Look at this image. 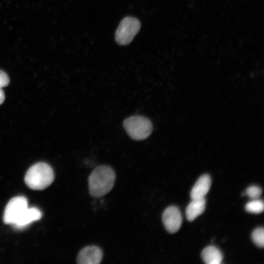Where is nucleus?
Returning <instances> with one entry per match:
<instances>
[{
  "label": "nucleus",
  "mask_w": 264,
  "mask_h": 264,
  "mask_svg": "<svg viewBox=\"0 0 264 264\" xmlns=\"http://www.w3.org/2000/svg\"><path fill=\"white\" fill-rule=\"evenodd\" d=\"M42 216V212L38 208L34 207H27L13 225L16 229H22L32 222L40 220Z\"/></svg>",
  "instance_id": "obj_8"
},
{
  "label": "nucleus",
  "mask_w": 264,
  "mask_h": 264,
  "mask_svg": "<svg viewBox=\"0 0 264 264\" xmlns=\"http://www.w3.org/2000/svg\"><path fill=\"white\" fill-rule=\"evenodd\" d=\"M203 261L207 264H220L222 261V255L220 250L214 246L205 247L201 252Z\"/></svg>",
  "instance_id": "obj_11"
},
{
  "label": "nucleus",
  "mask_w": 264,
  "mask_h": 264,
  "mask_svg": "<svg viewBox=\"0 0 264 264\" xmlns=\"http://www.w3.org/2000/svg\"><path fill=\"white\" fill-rule=\"evenodd\" d=\"M54 174L46 163L40 162L32 166L27 171L24 181L31 189L41 190L46 188L53 181Z\"/></svg>",
  "instance_id": "obj_2"
},
{
  "label": "nucleus",
  "mask_w": 264,
  "mask_h": 264,
  "mask_svg": "<svg viewBox=\"0 0 264 264\" xmlns=\"http://www.w3.org/2000/svg\"><path fill=\"white\" fill-rule=\"evenodd\" d=\"M211 184L210 176L208 175H203L199 177L191 191L192 199L204 198L209 191Z\"/></svg>",
  "instance_id": "obj_9"
},
{
  "label": "nucleus",
  "mask_w": 264,
  "mask_h": 264,
  "mask_svg": "<svg viewBox=\"0 0 264 264\" xmlns=\"http://www.w3.org/2000/svg\"><path fill=\"white\" fill-rule=\"evenodd\" d=\"M205 198L192 199L186 209V215L187 220L192 221L202 214L205 210Z\"/></svg>",
  "instance_id": "obj_10"
},
{
  "label": "nucleus",
  "mask_w": 264,
  "mask_h": 264,
  "mask_svg": "<svg viewBox=\"0 0 264 264\" xmlns=\"http://www.w3.org/2000/svg\"><path fill=\"white\" fill-rule=\"evenodd\" d=\"M9 83V79L5 72L0 70V88L7 86Z\"/></svg>",
  "instance_id": "obj_15"
},
{
  "label": "nucleus",
  "mask_w": 264,
  "mask_h": 264,
  "mask_svg": "<svg viewBox=\"0 0 264 264\" xmlns=\"http://www.w3.org/2000/svg\"><path fill=\"white\" fill-rule=\"evenodd\" d=\"M115 179V174L111 167L106 165L96 167L88 179L90 195L95 198L104 196L112 189Z\"/></svg>",
  "instance_id": "obj_1"
},
{
  "label": "nucleus",
  "mask_w": 264,
  "mask_h": 264,
  "mask_svg": "<svg viewBox=\"0 0 264 264\" xmlns=\"http://www.w3.org/2000/svg\"><path fill=\"white\" fill-rule=\"evenodd\" d=\"M262 193L261 188L257 186H251L246 190V194L253 199H257L260 197Z\"/></svg>",
  "instance_id": "obj_14"
},
{
  "label": "nucleus",
  "mask_w": 264,
  "mask_h": 264,
  "mask_svg": "<svg viewBox=\"0 0 264 264\" xmlns=\"http://www.w3.org/2000/svg\"><path fill=\"white\" fill-rule=\"evenodd\" d=\"M27 207V200L25 197L18 196L12 198L5 209L4 222L13 225Z\"/></svg>",
  "instance_id": "obj_5"
},
{
  "label": "nucleus",
  "mask_w": 264,
  "mask_h": 264,
  "mask_svg": "<svg viewBox=\"0 0 264 264\" xmlns=\"http://www.w3.org/2000/svg\"><path fill=\"white\" fill-rule=\"evenodd\" d=\"M5 98L4 93L2 89V88H0V105L2 104Z\"/></svg>",
  "instance_id": "obj_16"
},
{
  "label": "nucleus",
  "mask_w": 264,
  "mask_h": 264,
  "mask_svg": "<svg viewBox=\"0 0 264 264\" xmlns=\"http://www.w3.org/2000/svg\"><path fill=\"white\" fill-rule=\"evenodd\" d=\"M245 210L249 212L258 214L264 211V202L260 199H254L245 205Z\"/></svg>",
  "instance_id": "obj_12"
},
{
  "label": "nucleus",
  "mask_w": 264,
  "mask_h": 264,
  "mask_svg": "<svg viewBox=\"0 0 264 264\" xmlns=\"http://www.w3.org/2000/svg\"><path fill=\"white\" fill-rule=\"evenodd\" d=\"M103 252L95 245H89L83 248L78 253L77 262L80 264H98L103 258Z\"/></svg>",
  "instance_id": "obj_7"
},
{
  "label": "nucleus",
  "mask_w": 264,
  "mask_h": 264,
  "mask_svg": "<svg viewBox=\"0 0 264 264\" xmlns=\"http://www.w3.org/2000/svg\"><path fill=\"white\" fill-rule=\"evenodd\" d=\"M123 126L129 135L135 140H144L153 131V125L147 118L139 115L130 116L123 122Z\"/></svg>",
  "instance_id": "obj_3"
},
{
  "label": "nucleus",
  "mask_w": 264,
  "mask_h": 264,
  "mask_svg": "<svg viewBox=\"0 0 264 264\" xmlns=\"http://www.w3.org/2000/svg\"><path fill=\"white\" fill-rule=\"evenodd\" d=\"M139 21L132 17H127L120 22L115 34L116 42L120 45L130 44L140 30Z\"/></svg>",
  "instance_id": "obj_4"
},
{
  "label": "nucleus",
  "mask_w": 264,
  "mask_h": 264,
  "mask_svg": "<svg viewBox=\"0 0 264 264\" xmlns=\"http://www.w3.org/2000/svg\"><path fill=\"white\" fill-rule=\"evenodd\" d=\"M252 239L258 246L263 247L264 245V229L263 227L255 229L252 233Z\"/></svg>",
  "instance_id": "obj_13"
},
{
  "label": "nucleus",
  "mask_w": 264,
  "mask_h": 264,
  "mask_svg": "<svg viewBox=\"0 0 264 264\" xmlns=\"http://www.w3.org/2000/svg\"><path fill=\"white\" fill-rule=\"evenodd\" d=\"M162 221L169 232L174 233L177 232L182 223V217L178 208L174 206L167 207L163 212Z\"/></svg>",
  "instance_id": "obj_6"
}]
</instances>
